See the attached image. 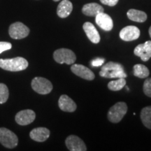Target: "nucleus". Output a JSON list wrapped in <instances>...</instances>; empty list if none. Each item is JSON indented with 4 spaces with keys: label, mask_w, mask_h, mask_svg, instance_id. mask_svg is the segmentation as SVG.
<instances>
[{
    "label": "nucleus",
    "mask_w": 151,
    "mask_h": 151,
    "mask_svg": "<svg viewBox=\"0 0 151 151\" xmlns=\"http://www.w3.org/2000/svg\"><path fill=\"white\" fill-rule=\"evenodd\" d=\"M99 75L106 78H125L127 76L121 64L114 62H109L101 67Z\"/></svg>",
    "instance_id": "nucleus-1"
},
{
    "label": "nucleus",
    "mask_w": 151,
    "mask_h": 151,
    "mask_svg": "<svg viewBox=\"0 0 151 151\" xmlns=\"http://www.w3.org/2000/svg\"><path fill=\"white\" fill-rule=\"evenodd\" d=\"M27 60L21 57L11 59H0V67L9 71H20L26 69L28 67Z\"/></svg>",
    "instance_id": "nucleus-2"
},
{
    "label": "nucleus",
    "mask_w": 151,
    "mask_h": 151,
    "mask_svg": "<svg viewBox=\"0 0 151 151\" xmlns=\"http://www.w3.org/2000/svg\"><path fill=\"white\" fill-rule=\"evenodd\" d=\"M127 112V106L124 102L120 101L115 104L108 112L109 120L113 123H118L121 121L124 115Z\"/></svg>",
    "instance_id": "nucleus-3"
},
{
    "label": "nucleus",
    "mask_w": 151,
    "mask_h": 151,
    "mask_svg": "<svg viewBox=\"0 0 151 151\" xmlns=\"http://www.w3.org/2000/svg\"><path fill=\"white\" fill-rule=\"evenodd\" d=\"M53 58L59 64L73 65L76 60V56L70 49L60 48L54 52Z\"/></svg>",
    "instance_id": "nucleus-4"
},
{
    "label": "nucleus",
    "mask_w": 151,
    "mask_h": 151,
    "mask_svg": "<svg viewBox=\"0 0 151 151\" xmlns=\"http://www.w3.org/2000/svg\"><path fill=\"white\" fill-rule=\"evenodd\" d=\"M32 88L37 93L49 94L52 90V85L50 81L43 77H35L32 81Z\"/></svg>",
    "instance_id": "nucleus-5"
},
{
    "label": "nucleus",
    "mask_w": 151,
    "mask_h": 151,
    "mask_svg": "<svg viewBox=\"0 0 151 151\" xmlns=\"http://www.w3.org/2000/svg\"><path fill=\"white\" fill-rule=\"evenodd\" d=\"M18 139L13 132L6 128H0V143L6 148H14L17 146Z\"/></svg>",
    "instance_id": "nucleus-6"
},
{
    "label": "nucleus",
    "mask_w": 151,
    "mask_h": 151,
    "mask_svg": "<svg viewBox=\"0 0 151 151\" xmlns=\"http://www.w3.org/2000/svg\"><path fill=\"white\" fill-rule=\"evenodd\" d=\"M9 33L12 39H22L29 35V29L22 22H16L11 24Z\"/></svg>",
    "instance_id": "nucleus-7"
},
{
    "label": "nucleus",
    "mask_w": 151,
    "mask_h": 151,
    "mask_svg": "<svg viewBox=\"0 0 151 151\" xmlns=\"http://www.w3.org/2000/svg\"><path fill=\"white\" fill-rule=\"evenodd\" d=\"M66 146L70 151H86V144L80 137L75 135H70L65 141Z\"/></svg>",
    "instance_id": "nucleus-8"
},
{
    "label": "nucleus",
    "mask_w": 151,
    "mask_h": 151,
    "mask_svg": "<svg viewBox=\"0 0 151 151\" xmlns=\"http://www.w3.org/2000/svg\"><path fill=\"white\" fill-rule=\"evenodd\" d=\"M140 37V30L136 26H127L121 29L120 37L124 41H132L137 40Z\"/></svg>",
    "instance_id": "nucleus-9"
},
{
    "label": "nucleus",
    "mask_w": 151,
    "mask_h": 151,
    "mask_svg": "<svg viewBox=\"0 0 151 151\" xmlns=\"http://www.w3.org/2000/svg\"><path fill=\"white\" fill-rule=\"evenodd\" d=\"M134 53L141 58L143 62H147L151 58V41L141 43L134 48Z\"/></svg>",
    "instance_id": "nucleus-10"
},
{
    "label": "nucleus",
    "mask_w": 151,
    "mask_h": 151,
    "mask_svg": "<svg viewBox=\"0 0 151 151\" xmlns=\"http://www.w3.org/2000/svg\"><path fill=\"white\" fill-rule=\"evenodd\" d=\"M71 70L72 72L81 78L88 81H92L95 78L94 73L90 70L89 68L85 67L79 64H74L71 67Z\"/></svg>",
    "instance_id": "nucleus-11"
},
{
    "label": "nucleus",
    "mask_w": 151,
    "mask_h": 151,
    "mask_svg": "<svg viewBox=\"0 0 151 151\" xmlns=\"http://www.w3.org/2000/svg\"><path fill=\"white\" fill-rule=\"evenodd\" d=\"M36 114L35 111L30 109H26L20 111L16 114V121L20 125H27L31 124L35 120Z\"/></svg>",
    "instance_id": "nucleus-12"
},
{
    "label": "nucleus",
    "mask_w": 151,
    "mask_h": 151,
    "mask_svg": "<svg viewBox=\"0 0 151 151\" xmlns=\"http://www.w3.org/2000/svg\"><path fill=\"white\" fill-rule=\"evenodd\" d=\"M95 22L97 25L104 31H111L113 27L112 18L104 12L99 13L95 16Z\"/></svg>",
    "instance_id": "nucleus-13"
},
{
    "label": "nucleus",
    "mask_w": 151,
    "mask_h": 151,
    "mask_svg": "<svg viewBox=\"0 0 151 151\" xmlns=\"http://www.w3.org/2000/svg\"><path fill=\"white\" fill-rule=\"evenodd\" d=\"M29 137L37 142H43L50 137V130L46 127L35 128L30 132Z\"/></svg>",
    "instance_id": "nucleus-14"
},
{
    "label": "nucleus",
    "mask_w": 151,
    "mask_h": 151,
    "mask_svg": "<svg viewBox=\"0 0 151 151\" xmlns=\"http://www.w3.org/2000/svg\"><path fill=\"white\" fill-rule=\"evenodd\" d=\"M58 106L62 111L65 112H73L76 111V104L69 96L63 94L60 97L58 101Z\"/></svg>",
    "instance_id": "nucleus-15"
},
{
    "label": "nucleus",
    "mask_w": 151,
    "mask_h": 151,
    "mask_svg": "<svg viewBox=\"0 0 151 151\" xmlns=\"http://www.w3.org/2000/svg\"><path fill=\"white\" fill-rule=\"evenodd\" d=\"M83 28L87 37L91 42L94 43H98L99 42L100 35L93 24L90 22H86L83 24Z\"/></svg>",
    "instance_id": "nucleus-16"
},
{
    "label": "nucleus",
    "mask_w": 151,
    "mask_h": 151,
    "mask_svg": "<svg viewBox=\"0 0 151 151\" xmlns=\"http://www.w3.org/2000/svg\"><path fill=\"white\" fill-rule=\"evenodd\" d=\"M73 10V4L69 0H62L57 9V14L61 18H67Z\"/></svg>",
    "instance_id": "nucleus-17"
},
{
    "label": "nucleus",
    "mask_w": 151,
    "mask_h": 151,
    "mask_svg": "<svg viewBox=\"0 0 151 151\" xmlns=\"http://www.w3.org/2000/svg\"><path fill=\"white\" fill-rule=\"evenodd\" d=\"M82 12L87 16H96L99 13L104 12V8L97 3H89L83 6Z\"/></svg>",
    "instance_id": "nucleus-18"
},
{
    "label": "nucleus",
    "mask_w": 151,
    "mask_h": 151,
    "mask_svg": "<svg viewBox=\"0 0 151 151\" xmlns=\"http://www.w3.org/2000/svg\"><path fill=\"white\" fill-rule=\"evenodd\" d=\"M129 20L137 22H143L147 20V14L142 11L137 9H130L127 13Z\"/></svg>",
    "instance_id": "nucleus-19"
},
{
    "label": "nucleus",
    "mask_w": 151,
    "mask_h": 151,
    "mask_svg": "<svg viewBox=\"0 0 151 151\" xmlns=\"http://www.w3.org/2000/svg\"><path fill=\"white\" fill-rule=\"evenodd\" d=\"M141 119L143 125L151 129V106L144 107L141 110Z\"/></svg>",
    "instance_id": "nucleus-20"
},
{
    "label": "nucleus",
    "mask_w": 151,
    "mask_h": 151,
    "mask_svg": "<svg viewBox=\"0 0 151 151\" xmlns=\"http://www.w3.org/2000/svg\"><path fill=\"white\" fill-rule=\"evenodd\" d=\"M133 69L134 75L138 78H146L150 74V71H149L148 67L143 65H141V64L135 65L134 66Z\"/></svg>",
    "instance_id": "nucleus-21"
},
{
    "label": "nucleus",
    "mask_w": 151,
    "mask_h": 151,
    "mask_svg": "<svg viewBox=\"0 0 151 151\" xmlns=\"http://www.w3.org/2000/svg\"><path fill=\"white\" fill-rule=\"evenodd\" d=\"M126 81L124 78H118L116 81H111L108 83V88L112 91H119L125 86Z\"/></svg>",
    "instance_id": "nucleus-22"
},
{
    "label": "nucleus",
    "mask_w": 151,
    "mask_h": 151,
    "mask_svg": "<svg viewBox=\"0 0 151 151\" xmlns=\"http://www.w3.org/2000/svg\"><path fill=\"white\" fill-rule=\"evenodd\" d=\"M9 91L7 86L4 83H0V104H4L8 100Z\"/></svg>",
    "instance_id": "nucleus-23"
},
{
    "label": "nucleus",
    "mask_w": 151,
    "mask_h": 151,
    "mask_svg": "<svg viewBox=\"0 0 151 151\" xmlns=\"http://www.w3.org/2000/svg\"><path fill=\"white\" fill-rule=\"evenodd\" d=\"M143 90L144 94L149 97H151V78H147L143 83Z\"/></svg>",
    "instance_id": "nucleus-24"
},
{
    "label": "nucleus",
    "mask_w": 151,
    "mask_h": 151,
    "mask_svg": "<svg viewBox=\"0 0 151 151\" xmlns=\"http://www.w3.org/2000/svg\"><path fill=\"white\" fill-rule=\"evenodd\" d=\"M12 48V45L11 43L6 42V41H0V54L6 50H10Z\"/></svg>",
    "instance_id": "nucleus-25"
},
{
    "label": "nucleus",
    "mask_w": 151,
    "mask_h": 151,
    "mask_svg": "<svg viewBox=\"0 0 151 151\" xmlns=\"http://www.w3.org/2000/svg\"><path fill=\"white\" fill-rule=\"evenodd\" d=\"M104 62V58H96L91 62V65L93 67H100L103 65Z\"/></svg>",
    "instance_id": "nucleus-26"
},
{
    "label": "nucleus",
    "mask_w": 151,
    "mask_h": 151,
    "mask_svg": "<svg viewBox=\"0 0 151 151\" xmlns=\"http://www.w3.org/2000/svg\"><path fill=\"white\" fill-rule=\"evenodd\" d=\"M100 1L103 4L109 6H114L118 4L119 0H100Z\"/></svg>",
    "instance_id": "nucleus-27"
},
{
    "label": "nucleus",
    "mask_w": 151,
    "mask_h": 151,
    "mask_svg": "<svg viewBox=\"0 0 151 151\" xmlns=\"http://www.w3.org/2000/svg\"><path fill=\"white\" fill-rule=\"evenodd\" d=\"M148 32H149V35H150V38H151V26H150V27L149 28Z\"/></svg>",
    "instance_id": "nucleus-28"
},
{
    "label": "nucleus",
    "mask_w": 151,
    "mask_h": 151,
    "mask_svg": "<svg viewBox=\"0 0 151 151\" xmlns=\"http://www.w3.org/2000/svg\"><path fill=\"white\" fill-rule=\"evenodd\" d=\"M54 1H60V0H53Z\"/></svg>",
    "instance_id": "nucleus-29"
}]
</instances>
